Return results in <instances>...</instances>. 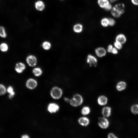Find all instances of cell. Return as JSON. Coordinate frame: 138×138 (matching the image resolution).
I'll return each mask as SVG.
<instances>
[{"label": "cell", "mask_w": 138, "mask_h": 138, "mask_svg": "<svg viewBox=\"0 0 138 138\" xmlns=\"http://www.w3.org/2000/svg\"><path fill=\"white\" fill-rule=\"evenodd\" d=\"M98 124L100 127L103 129L107 128L109 124L108 120L104 117H100L99 119Z\"/></svg>", "instance_id": "cell-5"}, {"label": "cell", "mask_w": 138, "mask_h": 138, "mask_svg": "<svg viewBox=\"0 0 138 138\" xmlns=\"http://www.w3.org/2000/svg\"><path fill=\"white\" fill-rule=\"evenodd\" d=\"M42 45L43 49L45 50H50L51 47V44L50 42L48 41L43 42Z\"/></svg>", "instance_id": "cell-22"}, {"label": "cell", "mask_w": 138, "mask_h": 138, "mask_svg": "<svg viewBox=\"0 0 138 138\" xmlns=\"http://www.w3.org/2000/svg\"><path fill=\"white\" fill-rule=\"evenodd\" d=\"M87 63L90 67H96L97 65L98 60L94 56L90 54L88 55L87 58Z\"/></svg>", "instance_id": "cell-3"}, {"label": "cell", "mask_w": 138, "mask_h": 138, "mask_svg": "<svg viewBox=\"0 0 138 138\" xmlns=\"http://www.w3.org/2000/svg\"><path fill=\"white\" fill-rule=\"evenodd\" d=\"M111 109L110 107H104L102 109V114L105 117H109L111 115Z\"/></svg>", "instance_id": "cell-14"}, {"label": "cell", "mask_w": 138, "mask_h": 138, "mask_svg": "<svg viewBox=\"0 0 138 138\" xmlns=\"http://www.w3.org/2000/svg\"><path fill=\"white\" fill-rule=\"evenodd\" d=\"M7 34L5 27L3 26L0 25V37L5 38L7 37Z\"/></svg>", "instance_id": "cell-18"}, {"label": "cell", "mask_w": 138, "mask_h": 138, "mask_svg": "<svg viewBox=\"0 0 138 138\" xmlns=\"http://www.w3.org/2000/svg\"><path fill=\"white\" fill-rule=\"evenodd\" d=\"M98 3L101 7L104 8L109 3L108 0H98Z\"/></svg>", "instance_id": "cell-20"}, {"label": "cell", "mask_w": 138, "mask_h": 138, "mask_svg": "<svg viewBox=\"0 0 138 138\" xmlns=\"http://www.w3.org/2000/svg\"><path fill=\"white\" fill-rule=\"evenodd\" d=\"M90 112V110L89 108L87 106L84 107L81 111V113L84 115H86L89 114Z\"/></svg>", "instance_id": "cell-28"}, {"label": "cell", "mask_w": 138, "mask_h": 138, "mask_svg": "<svg viewBox=\"0 0 138 138\" xmlns=\"http://www.w3.org/2000/svg\"></svg>", "instance_id": "cell-40"}, {"label": "cell", "mask_w": 138, "mask_h": 138, "mask_svg": "<svg viewBox=\"0 0 138 138\" xmlns=\"http://www.w3.org/2000/svg\"><path fill=\"white\" fill-rule=\"evenodd\" d=\"M95 52L97 56L100 58H102L105 56L107 53L106 50L102 47L97 48L95 50Z\"/></svg>", "instance_id": "cell-6"}, {"label": "cell", "mask_w": 138, "mask_h": 138, "mask_svg": "<svg viewBox=\"0 0 138 138\" xmlns=\"http://www.w3.org/2000/svg\"><path fill=\"white\" fill-rule=\"evenodd\" d=\"M109 25L111 26H113L115 24V21L112 18H110L109 19Z\"/></svg>", "instance_id": "cell-30"}, {"label": "cell", "mask_w": 138, "mask_h": 138, "mask_svg": "<svg viewBox=\"0 0 138 138\" xmlns=\"http://www.w3.org/2000/svg\"><path fill=\"white\" fill-rule=\"evenodd\" d=\"M131 110L132 113L136 115L138 114V105L134 104L131 107Z\"/></svg>", "instance_id": "cell-26"}, {"label": "cell", "mask_w": 138, "mask_h": 138, "mask_svg": "<svg viewBox=\"0 0 138 138\" xmlns=\"http://www.w3.org/2000/svg\"><path fill=\"white\" fill-rule=\"evenodd\" d=\"M123 45L120 42L115 41L114 43V47L119 51L121 50L122 49Z\"/></svg>", "instance_id": "cell-24"}, {"label": "cell", "mask_w": 138, "mask_h": 138, "mask_svg": "<svg viewBox=\"0 0 138 138\" xmlns=\"http://www.w3.org/2000/svg\"><path fill=\"white\" fill-rule=\"evenodd\" d=\"M112 5L110 3H109L108 5H107L104 8V9L106 10L109 11L112 8Z\"/></svg>", "instance_id": "cell-33"}, {"label": "cell", "mask_w": 138, "mask_h": 138, "mask_svg": "<svg viewBox=\"0 0 138 138\" xmlns=\"http://www.w3.org/2000/svg\"><path fill=\"white\" fill-rule=\"evenodd\" d=\"M115 40V41L120 42L123 44L126 43L127 40L126 36L122 34L117 35L116 37Z\"/></svg>", "instance_id": "cell-10"}, {"label": "cell", "mask_w": 138, "mask_h": 138, "mask_svg": "<svg viewBox=\"0 0 138 138\" xmlns=\"http://www.w3.org/2000/svg\"><path fill=\"white\" fill-rule=\"evenodd\" d=\"M9 46L6 43L3 42L0 44V51L4 53L7 52L9 50Z\"/></svg>", "instance_id": "cell-17"}, {"label": "cell", "mask_w": 138, "mask_h": 138, "mask_svg": "<svg viewBox=\"0 0 138 138\" xmlns=\"http://www.w3.org/2000/svg\"><path fill=\"white\" fill-rule=\"evenodd\" d=\"M6 89L4 85L0 84V96L4 95L6 93Z\"/></svg>", "instance_id": "cell-25"}, {"label": "cell", "mask_w": 138, "mask_h": 138, "mask_svg": "<svg viewBox=\"0 0 138 138\" xmlns=\"http://www.w3.org/2000/svg\"><path fill=\"white\" fill-rule=\"evenodd\" d=\"M26 62L30 66L33 67L36 65L37 60L36 57L34 55H31L27 57L26 59Z\"/></svg>", "instance_id": "cell-4"}, {"label": "cell", "mask_w": 138, "mask_h": 138, "mask_svg": "<svg viewBox=\"0 0 138 138\" xmlns=\"http://www.w3.org/2000/svg\"><path fill=\"white\" fill-rule=\"evenodd\" d=\"M27 87L29 89H33L35 88L37 85V82L36 80L33 79H29L26 82Z\"/></svg>", "instance_id": "cell-8"}, {"label": "cell", "mask_w": 138, "mask_h": 138, "mask_svg": "<svg viewBox=\"0 0 138 138\" xmlns=\"http://www.w3.org/2000/svg\"><path fill=\"white\" fill-rule=\"evenodd\" d=\"M117 0H109V1L112 3H114L117 1Z\"/></svg>", "instance_id": "cell-38"}, {"label": "cell", "mask_w": 138, "mask_h": 138, "mask_svg": "<svg viewBox=\"0 0 138 138\" xmlns=\"http://www.w3.org/2000/svg\"><path fill=\"white\" fill-rule=\"evenodd\" d=\"M33 73L34 75L36 76H39L42 74V71L39 68H36L33 70Z\"/></svg>", "instance_id": "cell-21"}, {"label": "cell", "mask_w": 138, "mask_h": 138, "mask_svg": "<svg viewBox=\"0 0 138 138\" xmlns=\"http://www.w3.org/2000/svg\"><path fill=\"white\" fill-rule=\"evenodd\" d=\"M26 68L25 65L23 63L19 62L17 63L15 67V69L18 73H22Z\"/></svg>", "instance_id": "cell-7"}, {"label": "cell", "mask_w": 138, "mask_h": 138, "mask_svg": "<svg viewBox=\"0 0 138 138\" xmlns=\"http://www.w3.org/2000/svg\"><path fill=\"white\" fill-rule=\"evenodd\" d=\"M65 101L67 102H70V100L68 98H64Z\"/></svg>", "instance_id": "cell-36"}, {"label": "cell", "mask_w": 138, "mask_h": 138, "mask_svg": "<svg viewBox=\"0 0 138 138\" xmlns=\"http://www.w3.org/2000/svg\"><path fill=\"white\" fill-rule=\"evenodd\" d=\"M118 50L114 47L113 48L111 53L113 55H117L118 53Z\"/></svg>", "instance_id": "cell-31"}, {"label": "cell", "mask_w": 138, "mask_h": 138, "mask_svg": "<svg viewBox=\"0 0 138 138\" xmlns=\"http://www.w3.org/2000/svg\"><path fill=\"white\" fill-rule=\"evenodd\" d=\"M107 98L104 96L99 97L98 99V104L101 105H106L108 102Z\"/></svg>", "instance_id": "cell-16"}, {"label": "cell", "mask_w": 138, "mask_h": 138, "mask_svg": "<svg viewBox=\"0 0 138 138\" xmlns=\"http://www.w3.org/2000/svg\"><path fill=\"white\" fill-rule=\"evenodd\" d=\"M121 15L125 12V7L122 4H119L116 5L114 7Z\"/></svg>", "instance_id": "cell-13"}, {"label": "cell", "mask_w": 138, "mask_h": 138, "mask_svg": "<svg viewBox=\"0 0 138 138\" xmlns=\"http://www.w3.org/2000/svg\"><path fill=\"white\" fill-rule=\"evenodd\" d=\"M7 91L8 93L10 94L9 96V98L10 99H12L13 97L15 94L13 87L11 86H9L8 88Z\"/></svg>", "instance_id": "cell-23"}, {"label": "cell", "mask_w": 138, "mask_h": 138, "mask_svg": "<svg viewBox=\"0 0 138 138\" xmlns=\"http://www.w3.org/2000/svg\"><path fill=\"white\" fill-rule=\"evenodd\" d=\"M132 3L135 5H138V0H131Z\"/></svg>", "instance_id": "cell-35"}, {"label": "cell", "mask_w": 138, "mask_h": 138, "mask_svg": "<svg viewBox=\"0 0 138 138\" xmlns=\"http://www.w3.org/2000/svg\"><path fill=\"white\" fill-rule=\"evenodd\" d=\"M62 90L57 87H54L51 92V96L55 99H60L62 96Z\"/></svg>", "instance_id": "cell-2"}, {"label": "cell", "mask_w": 138, "mask_h": 138, "mask_svg": "<svg viewBox=\"0 0 138 138\" xmlns=\"http://www.w3.org/2000/svg\"><path fill=\"white\" fill-rule=\"evenodd\" d=\"M108 137L109 138H117V137L115 135V134L112 133H109L108 135Z\"/></svg>", "instance_id": "cell-34"}, {"label": "cell", "mask_w": 138, "mask_h": 138, "mask_svg": "<svg viewBox=\"0 0 138 138\" xmlns=\"http://www.w3.org/2000/svg\"><path fill=\"white\" fill-rule=\"evenodd\" d=\"M114 48L113 46L111 44H109L107 48V51L108 53H111L112 51Z\"/></svg>", "instance_id": "cell-32"}, {"label": "cell", "mask_w": 138, "mask_h": 138, "mask_svg": "<svg viewBox=\"0 0 138 138\" xmlns=\"http://www.w3.org/2000/svg\"><path fill=\"white\" fill-rule=\"evenodd\" d=\"M59 109V106L57 104L54 103L50 104L48 107L49 111L51 113L56 112L58 111Z\"/></svg>", "instance_id": "cell-12"}, {"label": "cell", "mask_w": 138, "mask_h": 138, "mask_svg": "<svg viewBox=\"0 0 138 138\" xmlns=\"http://www.w3.org/2000/svg\"><path fill=\"white\" fill-rule=\"evenodd\" d=\"M83 26L80 24H77L74 25L73 27L74 31L77 33H81L83 30Z\"/></svg>", "instance_id": "cell-19"}, {"label": "cell", "mask_w": 138, "mask_h": 138, "mask_svg": "<svg viewBox=\"0 0 138 138\" xmlns=\"http://www.w3.org/2000/svg\"><path fill=\"white\" fill-rule=\"evenodd\" d=\"M22 137V138H28L29 137V136L26 135H23Z\"/></svg>", "instance_id": "cell-37"}, {"label": "cell", "mask_w": 138, "mask_h": 138, "mask_svg": "<svg viewBox=\"0 0 138 138\" xmlns=\"http://www.w3.org/2000/svg\"><path fill=\"white\" fill-rule=\"evenodd\" d=\"M60 1H63V0H60Z\"/></svg>", "instance_id": "cell-39"}, {"label": "cell", "mask_w": 138, "mask_h": 138, "mask_svg": "<svg viewBox=\"0 0 138 138\" xmlns=\"http://www.w3.org/2000/svg\"><path fill=\"white\" fill-rule=\"evenodd\" d=\"M35 6L36 9L39 11H43L45 8L44 3L41 1H37L35 3Z\"/></svg>", "instance_id": "cell-9"}, {"label": "cell", "mask_w": 138, "mask_h": 138, "mask_svg": "<svg viewBox=\"0 0 138 138\" xmlns=\"http://www.w3.org/2000/svg\"><path fill=\"white\" fill-rule=\"evenodd\" d=\"M127 87V84L126 82L121 81L118 82L116 85V88L119 91H122L126 89Z\"/></svg>", "instance_id": "cell-11"}, {"label": "cell", "mask_w": 138, "mask_h": 138, "mask_svg": "<svg viewBox=\"0 0 138 138\" xmlns=\"http://www.w3.org/2000/svg\"><path fill=\"white\" fill-rule=\"evenodd\" d=\"M78 122L82 126H86L89 124V119L86 117H82L78 120Z\"/></svg>", "instance_id": "cell-15"}, {"label": "cell", "mask_w": 138, "mask_h": 138, "mask_svg": "<svg viewBox=\"0 0 138 138\" xmlns=\"http://www.w3.org/2000/svg\"><path fill=\"white\" fill-rule=\"evenodd\" d=\"M101 24L102 25L105 27H107L109 25V19L107 18H104L101 21Z\"/></svg>", "instance_id": "cell-29"}, {"label": "cell", "mask_w": 138, "mask_h": 138, "mask_svg": "<svg viewBox=\"0 0 138 138\" xmlns=\"http://www.w3.org/2000/svg\"><path fill=\"white\" fill-rule=\"evenodd\" d=\"M83 102L82 97L79 94L74 96L73 98L70 100V102L71 105L74 107H77L81 105Z\"/></svg>", "instance_id": "cell-1"}, {"label": "cell", "mask_w": 138, "mask_h": 138, "mask_svg": "<svg viewBox=\"0 0 138 138\" xmlns=\"http://www.w3.org/2000/svg\"><path fill=\"white\" fill-rule=\"evenodd\" d=\"M111 14L113 17L116 18H119L121 15L120 14L114 7L112 10Z\"/></svg>", "instance_id": "cell-27"}]
</instances>
